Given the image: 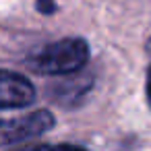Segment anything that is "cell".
<instances>
[{"label": "cell", "mask_w": 151, "mask_h": 151, "mask_svg": "<svg viewBox=\"0 0 151 151\" xmlns=\"http://www.w3.org/2000/svg\"><path fill=\"white\" fill-rule=\"evenodd\" d=\"M15 151H52V145H33V147H23Z\"/></svg>", "instance_id": "6"}, {"label": "cell", "mask_w": 151, "mask_h": 151, "mask_svg": "<svg viewBox=\"0 0 151 151\" xmlns=\"http://www.w3.org/2000/svg\"><path fill=\"white\" fill-rule=\"evenodd\" d=\"M50 128H54V116L48 110H35L13 120H0V147L44 134Z\"/></svg>", "instance_id": "2"}, {"label": "cell", "mask_w": 151, "mask_h": 151, "mask_svg": "<svg viewBox=\"0 0 151 151\" xmlns=\"http://www.w3.org/2000/svg\"><path fill=\"white\" fill-rule=\"evenodd\" d=\"M35 101V87L19 73L0 68V110L25 108Z\"/></svg>", "instance_id": "3"}, {"label": "cell", "mask_w": 151, "mask_h": 151, "mask_svg": "<svg viewBox=\"0 0 151 151\" xmlns=\"http://www.w3.org/2000/svg\"><path fill=\"white\" fill-rule=\"evenodd\" d=\"M145 93H147V101L151 106V66L147 68V87H145Z\"/></svg>", "instance_id": "7"}, {"label": "cell", "mask_w": 151, "mask_h": 151, "mask_svg": "<svg viewBox=\"0 0 151 151\" xmlns=\"http://www.w3.org/2000/svg\"><path fill=\"white\" fill-rule=\"evenodd\" d=\"M25 62L40 75H70L89 62V46L81 37L58 40L29 54Z\"/></svg>", "instance_id": "1"}, {"label": "cell", "mask_w": 151, "mask_h": 151, "mask_svg": "<svg viewBox=\"0 0 151 151\" xmlns=\"http://www.w3.org/2000/svg\"><path fill=\"white\" fill-rule=\"evenodd\" d=\"M52 151H87L79 145H52Z\"/></svg>", "instance_id": "5"}, {"label": "cell", "mask_w": 151, "mask_h": 151, "mask_svg": "<svg viewBox=\"0 0 151 151\" xmlns=\"http://www.w3.org/2000/svg\"><path fill=\"white\" fill-rule=\"evenodd\" d=\"M37 9H40V13L50 15L56 11V4H54V0H37Z\"/></svg>", "instance_id": "4"}, {"label": "cell", "mask_w": 151, "mask_h": 151, "mask_svg": "<svg viewBox=\"0 0 151 151\" xmlns=\"http://www.w3.org/2000/svg\"><path fill=\"white\" fill-rule=\"evenodd\" d=\"M147 52H149V56H151V37H149V42H147Z\"/></svg>", "instance_id": "8"}]
</instances>
